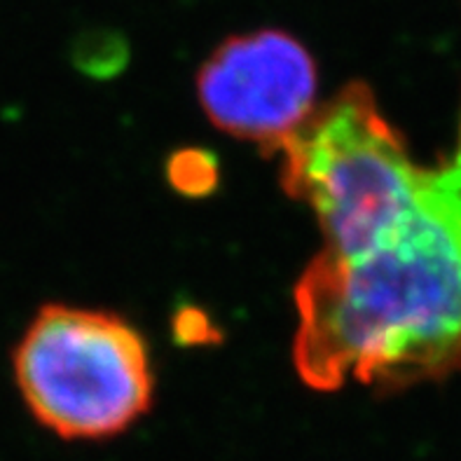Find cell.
Returning a JSON list of instances; mask_svg holds the SVG:
<instances>
[{
	"label": "cell",
	"mask_w": 461,
	"mask_h": 461,
	"mask_svg": "<svg viewBox=\"0 0 461 461\" xmlns=\"http://www.w3.org/2000/svg\"><path fill=\"white\" fill-rule=\"evenodd\" d=\"M31 415L66 440L122 433L152 401L148 347L115 314L47 304L14 351Z\"/></svg>",
	"instance_id": "3"
},
{
	"label": "cell",
	"mask_w": 461,
	"mask_h": 461,
	"mask_svg": "<svg viewBox=\"0 0 461 461\" xmlns=\"http://www.w3.org/2000/svg\"><path fill=\"white\" fill-rule=\"evenodd\" d=\"M293 363L314 392L403 389L461 368V122L415 199L295 284Z\"/></svg>",
	"instance_id": "1"
},
{
	"label": "cell",
	"mask_w": 461,
	"mask_h": 461,
	"mask_svg": "<svg viewBox=\"0 0 461 461\" xmlns=\"http://www.w3.org/2000/svg\"><path fill=\"white\" fill-rule=\"evenodd\" d=\"M281 185L314 213L321 251L345 253L415 199L424 178L373 89L351 82L284 143Z\"/></svg>",
	"instance_id": "2"
},
{
	"label": "cell",
	"mask_w": 461,
	"mask_h": 461,
	"mask_svg": "<svg viewBox=\"0 0 461 461\" xmlns=\"http://www.w3.org/2000/svg\"><path fill=\"white\" fill-rule=\"evenodd\" d=\"M197 92L218 129L279 152L316 111L314 59L284 31L234 35L206 59Z\"/></svg>",
	"instance_id": "4"
}]
</instances>
